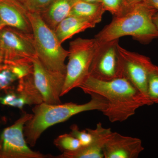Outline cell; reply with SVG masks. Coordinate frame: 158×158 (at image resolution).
<instances>
[{
    "mask_svg": "<svg viewBox=\"0 0 158 158\" xmlns=\"http://www.w3.org/2000/svg\"><path fill=\"white\" fill-rule=\"evenodd\" d=\"M79 88L85 93L95 94L108 103L102 112L111 122H122L135 115L136 110L152 103L125 78L100 81L88 76Z\"/></svg>",
    "mask_w": 158,
    "mask_h": 158,
    "instance_id": "obj_1",
    "label": "cell"
},
{
    "mask_svg": "<svg viewBox=\"0 0 158 158\" xmlns=\"http://www.w3.org/2000/svg\"><path fill=\"white\" fill-rule=\"evenodd\" d=\"M157 11L147 3L130 6L123 14L113 17L94 37L98 42H106L131 36L141 44H148L158 38V29L153 17Z\"/></svg>",
    "mask_w": 158,
    "mask_h": 158,
    "instance_id": "obj_2",
    "label": "cell"
},
{
    "mask_svg": "<svg viewBox=\"0 0 158 158\" xmlns=\"http://www.w3.org/2000/svg\"><path fill=\"white\" fill-rule=\"evenodd\" d=\"M90 101L84 104L69 102L50 104L43 102L32 109V117L24 127V135L27 143L31 147L36 145L43 133L48 128L68 120L72 116L86 111L98 110L102 112L108 103L102 97L90 94Z\"/></svg>",
    "mask_w": 158,
    "mask_h": 158,
    "instance_id": "obj_3",
    "label": "cell"
},
{
    "mask_svg": "<svg viewBox=\"0 0 158 158\" xmlns=\"http://www.w3.org/2000/svg\"><path fill=\"white\" fill-rule=\"evenodd\" d=\"M28 15L38 59L48 70L66 75L65 60L68 50L62 47L55 31L44 22L38 13L28 12Z\"/></svg>",
    "mask_w": 158,
    "mask_h": 158,
    "instance_id": "obj_4",
    "label": "cell"
},
{
    "mask_svg": "<svg viewBox=\"0 0 158 158\" xmlns=\"http://www.w3.org/2000/svg\"><path fill=\"white\" fill-rule=\"evenodd\" d=\"M98 46L95 38L78 37L69 43L68 64L61 97L79 88L89 76V69Z\"/></svg>",
    "mask_w": 158,
    "mask_h": 158,
    "instance_id": "obj_5",
    "label": "cell"
},
{
    "mask_svg": "<svg viewBox=\"0 0 158 158\" xmlns=\"http://www.w3.org/2000/svg\"><path fill=\"white\" fill-rule=\"evenodd\" d=\"M37 57L33 33L9 26L0 31V64H32Z\"/></svg>",
    "mask_w": 158,
    "mask_h": 158,
    "instance_id": "obj_6",
    "label": "cell"
},
{
    "mask_svg": "<svg viewBox=\"0 0 158 158\" xmlns=\"http://www.w3.org/2000/svg\"><path fill=\"white\" fill-rule=\"evenodd\" d=\"M32 114L25 113L14 124L3 130L0 137V158H45V155L32 150L24 135V127Z\"/></svg>",
    "mask_w": 158,
    "mask_h": 158,
    "instance_id": "obj_7",
    "label": "cell"
},
{
    "mask_svg": "<svg viewBox=\"0 0 158 158\" xmlns=\"http://www.w3.org/2000/svg\"><path fill=\"white\" fill-rule=\"evenodd\" d=\"M119 39L99 42L94 52L89 76L100 81L122 77L117 46Z\"/></svg>",
    "mask_w": 158,
    "mask_h": 158,
    "instance_id": "obj_8",
    "label": "cell"
},
{
    "mask_svg": "<svg viewBox=\"0 0 158 158\" xmlns=\"http://www.w3.org/2000/svg\"><path fill=\"white\" fill-rule=\"evenodd\" d=\"M117 48L123 77L149 100L147 96V83L148 70L152 63L151 60L144 55L126 49L119 44Z\"/></svg>",
    "mask_w": 158,
    "mask_h": 158,
    "instance_id": "obj_9",
    "label": "cell"
},
{
    "mask_svg": "<svg viewBox=\"0 0 158 158\" xmlns=\"http://www.w3.org/2000/svg\"><path fill=\"white\" fill-rule=\"evenodd\" d=\"M32 63L34 83L43 102L50 104L61 103L60 97L66 75L48 70L38 57L34 59Z\"/></svg>",
    "mask_w": 158,
    "mask_h": 158,
    "instance_id": "obj_10",
    "label": "cell"
},
{
    "mask_svg": "<svg viewBox=\"0 0 158 158\" xmlns=\"http://www.w3.org/2000/svg\"><path fill=\"white\" fill-rule=\"evenodd\" d=\"M144 150L139 138L112 132L105 143L103 153L105 158H137Z\"/></svg>",
    "mask_w": 158,
    "mask_h": 158,
    "instance_id": "obj_11",
    "label": "cell"
},
{
    "mask_svg": "<svg viewBox=\"0 0 158 158\" xmlns=\"http://www.w3.org/2000/svg\"><path fill=\"white\" fill-rule=\"evenodd\" d=\"M86 130L91 136V141L88 144L81 146L74 151L62 153L55 158H104L103 150L106 141L112 132L111 129L106 128L101 123H98L94 129L87 128Z\"/></svg>",
    "mask_w": 158,
    "mask_h": 158,
    "instance_id": "obj_12",
    "label": "cell"
},
{
    "mask_svg": "<svg viewBox=\"0 0 158 158\" xmlns=\"http://www.w3.org/2000/svg\"><path fill=\"white\" fill-rule=\"evenodd\" d=\"M28 13L17 0H0V17L6 26L32 33Z\"/></svg>",
    "mask_w": 158,
    "mask_h": 158,
    "instance_id": "obj_13",
    "label": "cell"
},
{
    "mask_svg": "<svg viewBox=\"0 0 158 158\" xmlns=\"http://www.w3.org/2000/svg\"><path fill=\"white\" fill-rule=\"evenodd\" d=\"M78 0H52L48 6L39 13L50 28L55 31L57 26L69 16L71 10Z\"/></svg>",
    "mask_w": 158,
    "mask_h": 158,
    "instance_id": "obj_14",
    "label": "cell"
},
{
    "mask_svg": "<svg viewBox=\"0 0 158 158\" xmlns=\"http://www.w3.org/2000/svg\"><path fill=\"white\" fill-rule=\"evenodd\" d=\"M96 25L88 20L69 15L58 25L54 31L59 42L62 44L75 34L94 27Z\"/></svg>",
    "mask_w": 158,
    "mask_h": 158,
    "instance_id": "obj_15",
    "label": "cell"
},
{
    "mask_svg": "<svg viewBox=\"0 0 158 158\" xmlns=\"http://www.w3.org/2000/svg\"><path fill=\"white\" fill-rule=\"evenodd\" d=\"M105 11L101 3H89L78 0L72 8L69 15L88 20L97 25L101 21Z\"/></svg>",
    "mask_w": 158,
    "mask_h": 158,
    "instance_id": "obj_16",
    "label": "cell"
},
{
    "mask_svg": "<svg viewBox=\"0 0 158 158\" xmlns=\"http://www.w3.org/2000/svg\"><path fill=\"white\" fill-rule=\"evenodd\" d=\"M33 73L19 80L17 94L23 99L27 104L37 105L44 102L34 83Z\"/></svg>",
    "mask_w": 158,
    "mask_h": 158,
    "instance_id": "obj_17",
    "label": "cell"
},
{
    "mask_svg": "<svg viewBox=\"0 0 158 158\" xmlns=\"http://www.w3.org/2000/svg\"><path fill=\"white\" fill-rule=\"evenodd\" d=\"M147 93L152 104H158V66L153 63L148 70Z\"/></svg>",
    "mask_w": 158,
    "mask_h": 158,
    "instance_id": "obj_18",
    "label": "cell"
},
{
    "mask_svg": "<svg viewBox=\"0 0 158 158\" xmlns=\"http://www.w3.org/2000/svg\"><path fill=\"white\" fill-rule=\"evenodd\" d=\"M54 144L62 153L74 151L81 146L80 141L70 134L59 136L54 140Z\"/></svg>",
    "mask_w": 158,
    "mask_h": 158,
    "instance_id": "obj_19",
    "label": "cell"
},
{
    "mask_svg": "<svg viewBox=\"0 0 158 158\" xmlns=\"http://www.w3.org/2000/svg\"><path fill=\"white\" fill-rule=\"evenodd\" d=\"M18 77L11 65L0 64V90H8Z\"/></svg>",
    "mask_w": 158,
    "mask_h": 158,
    "instance_id": "obj_20",
    "label": "cell"
},
{
    "mask_svg": "<svg viewBox=\"0 0 158 158\" xmlns=\"http://www.w3.org/2000/svg\"><path fill=\"white\" fill-rule=\"evenodd\" d=\"M101 3L105 11H109L113 17L123 14L131 6L124 0H102Z\"/></svg>",
    "mask_w": 158,
    "mask_h": 158,
    "instance_id": "obj_21",
    "label": "cell"
},
{
    "mask_svg": "<svg viewBox=\"0 0 158 158\" xmlns=\"http://www.w3.org/2000/svg\"><path fill=\"white\" fill-rule=\"evenodd\" d=\"M30 13H40L52 0H17Z\"/></svg>",
    "mask_w": 158,
    "mask_h": 158,
    "instance_id": "obj_22",
    "label": "cell"
},
{
    "mask_svg": "<svg viewBox=\"0 0 158 158\" xmlns=\"http://www.w3.org/2000/svg\"><path fill=\"white\" fill-rule=\"evenodd\" d=\"M70 129L69 134L80 141L81 146L87 145L91 141V135L87 130L80 131L77 126L75 124L71 126Z\"/></svg>",
    "mask_w": 158,
    "mask_h": 158,
    "instance_id": "obj_23",
    "label": "cell"
},
{
    "mask_svg": "<svg viewBox=\"0 0 158 158\" xmlns=\"http://www.w3.org/2000/svg\"><path fill=\"white\" fill-rule=\"evenodd\" d=\"M145 2L154 8L158 13V0H146Z\"/></svg>",
    "mask_w": 158,
    "mask_h": 158,
    "instance_id": "obj_24",
    "label": "cell"
},
{
    "mask_svg": "<svg viewBox=\"0 0 158 158\" xmlns=\"http://www.w3.org/2000/svg\"><path fill=\"white\" fill-rule=\"evenodd\" d=\"M124 1L129 6H131L139 3L144 2L146 0H124Z\"/></svg>",
    "mask_w": 158,
    "mask_h": 158,
    "instance_id": "obj_25",
    "label": "cell"
},
{
    "mask_svg": "<svg viewBox=\"0 0 158 158\" xmlns=\"http://www.w3.org/2000/svg\"><path fill=\"white\" fill-rule=\"evenodd\" d=\"M153 21L156 26L157 28L158 29V13H157L153 17Z\"/></svg>",
    "mask_w": 158,
    "mask_h": 158,
    "instance_id": "obj_26",
    "label": "cell"
},
{
    "mask_svg": "<svg viewBox=\"0 0 158 158\" xmlns=\"http://www.w3.org/2000/svg\"><path fill=\"white\" fill-rule=\"evenodd\" d=\"M87 2L92 3H101L102 0H81Z\"/></svg>",
    "mask_w": 158,
    "mask_h": 158,
    "instance_id": "obj_27",
    "label": "cell"
},
{
    "mask_svg": "<svg viewBox=\"0 0 158 158\" xmlns=\"http://www.w3.org/2000/svg\"><path fill=\"white\" fill-rule=\"evenodd\" d=\"M6 26L5 24V23L3 22L2 20V19L0 17V31H2V29L3 28L5 27Z\"/></svg>",
    "mask_w": 158,
    "mask_h": 158,
    "instance_id": "obj_28",
    "label": "cell"
}]
</instances>
